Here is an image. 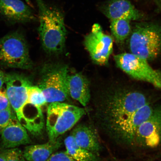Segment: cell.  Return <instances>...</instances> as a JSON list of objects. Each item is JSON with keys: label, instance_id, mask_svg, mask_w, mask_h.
<instances>
[{"label": "cell", "instance_id": "6da1fadb", "mask_svg": "<svg viewBox=\"0 0 161 161\" xmlns=\"http://www.w3.org/2000/svg\"><path fill=\"white\" fill-rule=\"evenodd\" d=\"M95 102L92 118L103 133L148 103L140 92L116 89H104Z\"/></svg>", "mask_w": 161, "mask_h": 161}, {"label": "cell", "instance_id": "7a4b0ae2", "mask_svg": "<svg viewBox=\"0 0 161 161\" xmlns=\"http://www.w3.org/2000/svg\"><path fill=\"white\" fill-rule=\"evenodd\" d=\"M39 14V33L42 47L49 54H59L65 47L66 34L64 17L57 9L48 7L43 0H36Z\"/></svg>", "mask_w": 161, "mask_h": 161}, {"label": "cell", "instance_id": "3957f363", "mask_svg": "<svg viewBox=\"0 0 161 161\" xmlns=\"http://www.w3.org/2000/svg\"><path fill=\"white\" fill-rule=\"evenodd\" d=\"M86 114L84 108L62 102L48 106L46 130L49 141L55 142L60 136L73 127Z\"/></svg>", "mask_w": 161, "mask_h": 161}, {"label": "cell", "instance_id": "277c9868", "mask_svg": "<svg viewBox=\"0 0 161 161\" xmlns=\"http://www.w3.org/2000/svg\"><path fill=\"white\" fill-rule=\"evenodd\" d=\"M68 66L62 63L47 64L42 68L37 86L43 92L47 103L63 102L68 99Z\"/></svg>", "mask_w": 161, "mask_h": 161}, {"label": "cell", "instance_id": "5b68a950", "mask_svg": "<svg viewBox=\"0 0 161 161\" xmlns=\"http://www.w3.org/2000/svg\"><path fill=\"white\" fill-rule=\"evenodd\" d=\"M0 64L5 67L29 69L33 67L25 36L17 31L0 38Z\"/></svg>", "mask_w": 161, "mask_h": 161}, {"label": "cell", "instance_id": "8992f818", "mask_svg": "<svg viewBox=\"0 0 161 161\" xmlns=\"http://www.w3.org/2000/svg\"><path fill=\"white\" fill-rule=\"evenodd\" d=\"M131 53L147 61L155 59L161 51V28L156 25H137L131 33Z\"/></svg>", "mask_w": 161, "mask_h": 161}, {"label": "cell", "instance_id": "52a82bcc", "mask_svg": "<svg viewBox=\"0 0 161 161\" xmlns=\"http://www.w3.org/2000/svg\"><path fill=\"white\" fill-rule=\"evenodd\" d=\"M154 109L148 103L103 133L116 143L130 146L134 144L137 130L148 119Z\"/></svg>", "mask_w": 161, "mask_h": 161}, {"label": "cell", "instance_id": "ba28073f", "mask_svg": "<svg viewBox=\"0 0 161 161\" xmlns=\"http://www.w3.org/2000/svg\"><path fill=\"white\" fill-rule=\"evenodd\" d=\"M114 58L118 67L131 77L161 88V72L153 69L147 60L127 53L116 55Z\"/></svg>", "mask_w": 161, "mask_h": 161}, {"label": "cell", "instance_id": "9c48e42d", "mask_svg": "<svg viewBox=\"0 0 161 161\" xmlns=\"http://www.w3.org/2000/svg\"><path fill=\"white\" fill-rule=\"evenodd\" d=\"M84 44L91 59L97 65L108 64L113 49V39L104 33L101 26L95 24L84 39Z\"/></svg>", "mask_w": 161, "mask_h": 161}, {"label": "cell", "instance_id": "30bf717a", "mask_svg": "<svg viewBox=\"0 0 161 161\" xmlns=\"http://www.w3.org/2000/svg\"><path fill=\"white\" fill-rule=\"evenodd\" d=\"M134 144L148 148L161 144V107L154 108L149 117L138 128Z\"/></svg>", "mask_w": 161, "mask_h": 161}, {"label": "cell", "instance_id": "8fae6325", "mask_svg": "<svg viewBox=\"0 0 161 161\" xmlns=\"http://www.w3.org/2000/svg\"><path fill=\"white\" fill-rule=\"evenodd\" d=\"M0 14L13 23H28L36 19L33 10L20 0H0Z\"/></svg>", "mask_w": 161, "mask_h": 161}, {"label": "cell", "instance_id": "7c38bea8", "mask_svg": "<svg viewBox=\"0 0 161 161\" xmlns=\"http://www.w3.org/2000/svg\"><path fill=\"white\" fill-rule=\"evenodd\" d=\"M101 10L110 21L121 19L135 21L142 17V14L128 0H109L103 5Z\"/></svg>", "mask_w": 161, "mask_h": 161}, {"label": "cell", "instance_id": "4fadbf2b", "mask_svg": "<svg viewBox=\"0 0 161 161\" xmlns=\"http://www.w3.org/2000/svg\"><path fill=\"white\" fill-rule=\"evenodd\" d=\"M1 136L3 149L17 148L31 142L27 130L20 124L16 116L3 131Z\"/></svg>", "mask_w": 161, "mask_h": 161}, {"label": "cell", "instance_id": "5bb4252c", "mask_svg": "<svg viewBox=\"0 0 161 161\" xmlns=\"http://www.w3.org/2000/svg\"><path fill=\"white\" fill-rule=\"evenodd\" d=\"M69 96L83 106L89 103L91 98L89 82L85 76L80 73L69 75L66 80Z\"/></svg>", "mask_w": 161, "mask_h": 161}, {"label": "cell", "instance_id": "9a60e30c", "mask_svg": "<svg viewBox=\"0 0 161 161\" xmlns=\"http://www.w3.org/2000/svg\"><path fill=\"white\" fill-rule=\"evenodd\" d=\"M70 135L76 144L84 149L96 155L101 150L97 134L91 126L85 124L78 125Z\"/></svg>", "mask_w": 161, "mask_h": 161}, {"label": "cell", "instance_id": "2e32d148", "mask_svg": "<svg viewBox=\"0 0 161 161\" xmlns=\"http://www.w3.org/2000/svg\"><path fill=\"white\" fill-rule=\"evenodd\" d=\"M60 138L55 142L32 145L26 147L23 152L27 161H46L61 146Z\"/></svg>", "mask_w": 161, "mask_h": 161}, {"label": "cell", "instance_id": "e0dca14e", "mask_svg": "<svg viewBox=\"0 0 161 161\" xmlns=\"http://www.w3.org/2000/svg\"><path fill=\"white\" fill-rule=\"evenodd\" d=\"M66 152L75 161H98L96 154L78 146L71 135L64 140Z\"/></svg>", "mask_w": 161, "mask_h": 161}, {"label": "cell", "instance_id": "ac0fdd59", "mask_svg": "<svg viewBox=\"0 0 161 161\" xmlns=\"http://www.w3.org/2000/svg\"><path fill=\"white\" fill-rule=\"evenodd\" d=\"M130 20L124 19L111 21V31L119 43H124L131 33Z\"/></svg>", "mask_w": 161, "mask_h": 161}, {"label": "cell", "instance_id": "d6986e66", "mask_svg": "<svg viewBox=\"0 0 161 161\" xmlns=\"http://www.w3.org/2000/svg\"><path fill=\"white\" fill-rule=\"evenodd\" d=\"M27 102L42 108L47 103L43 92L37 86H30L27 89Z\"/></svg>", "mask_w": 161, "mask_h": 161}, {"label": "cell", "instance_id": "ffe728a7", "mask_svg": "<svg viewBox=\"0 0 161 161\" xmlns=\"http://www.w3.org/2000/svg\"><path fill=\"white\" fill-rule=\"evenodd\" d=\"M0 157L5 161H26L23 152L17 147L3 149L0 152Z\"/></svg>", "mask_w": 161, "mask_h": 161}, {"label": "cell", "instance_id": "44dd1931", "mask_svg": "<svg viewBox=\"0 0 161 161\" xmlns=\"http://www.w3.org/2000/svg\"><path fill=\"white\" fill-rule=\"evenodd\" d=\"M15 116L12 108L0 111V135Z\"/></svg>", "mask_w": 161, "mask_h": 161}, {"label": "cell", "instance_id": "7402d4cb", "mask_svg": "<svg viewBox=\"0 0 161 161\" xmlns=\"http://www.w3.org/2000/svg\"><path fill=\"white\" fill-rule=\"evenodd\" d=\"M46 161H75L66 152L54 153Z\"/></svg>", "mask_w": 161, "mask_h": 161}, {"label": "cell", "instance_id": "603a6c76", "mask_svg": "<svg viewBox=\"0 0 161 161\" xmlns=\"http://www.w3.org/2000/svg\"><path fill=\"white\" fill-rule=\"evenodd\" d=\"M2 89L0 90V111L11 108L5 90Z\"/></svg>", "mask_w": 161, "mask_h": 161}, {"label": "cell", "instance_id": "cb8c5ba5", "mask_svg": "<svg viewBox=\"0 0 161 161\" xmlns=\"http://www.w3.org/2000/svg\"><path fill=\"white\" fill-rule=\"evenodd\" d=\"M8 76V74H6L0 70V90L3 89V86L6 84Z\"/></svg>", "mask_w": 161, "mask_h": 161}, {"label": "cell", "instance_id": "d4e9b609", "mask_svg": "<svg viewBox=\"0 0 161 161\" xmlns=\"http://www.w3.org/2000/svg\"><path fill=\"white\" fill-rule=\"evenodd\" d=\"M0 161H5V160H4L3 158H1V157H0Z\"/></svg>", "mask_w": 161, "mask_h": 161}, {"label": "cell", "instance_id": "484cf974", "mask_svg": "<svg viewBox=\"0 0 161 161\" xmlns=\"http://www.w3.org/2000/svg\"><path fill=\"white\" fill-rule=\"evenodd\" d=\"M159 1L160 3H161V0H159Z\"/></svg>", "mask_w": 161, "mask_h": 161}]
</instances>
